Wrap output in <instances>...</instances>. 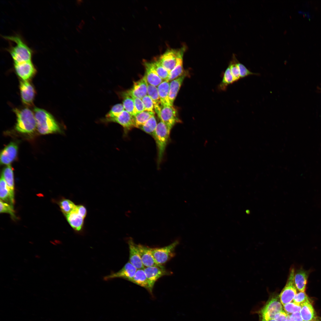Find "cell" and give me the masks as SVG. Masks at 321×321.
I'll use <instances>...</instances> for the list:
<instances>
[{"label":"cell","instance_id":"obj_1","mask_svg":"<svg viewBox=\"0 0 321 321\" xmlns=\"http://www.w3.org/2000/svg\"><path fill=\"white\" fill-rule=\"evenodd\" d=\"M2 37L10 42L9 46L5 49L10 55L14 63L32 61L34 51L29 46L21 34L15 33L11 35Z\"/></svg>","mask_w":321,"mask_h":321},{"label":"cell","instance_id":"obj_2","mask_svg":"<svg viewBox=\"0 0 321 321\" xmlns=\"http://www.w3.org/2000/svg\"><path fill=\"white\" fill-rule=\"evenodd\" d=\"M37 128L43 135L60 132V128L53 116L46 110L39 108L34 109Z\"/></svg>","mask_w":321,"mask_h":321},{"label":"cell","instance_id":"obj_3","mask_svg":"<svg viewBox=\"0 0 321 321\" xmlns=\"http://www.w3.org/2000/svg\"><path fill=\"white\" fill-rule=\"evenodd\" d=\"M14 111L17 117L15 129L18 131L24 133H33L37 127L34 114L27 108H15Z\"/></svg>","mask_w":321,"mask_h":321},{"label":"cell","instance_id":"obj_4","mask_svg":"<svg viewBox=\"0 0 321 321\" xmlns=\"http://www.w3.org/2000/svg\"><path fill=\"white\" fill-rule=\"evenodd\" d=\"M171 130L162 121L158 124L152 136L155 141L158 152V160L159 163L163 158L169 138Z\"/></svg>","mask_w":321,"mask_h":321},{"label":"cell","instance_id":"obj_5","mask_svg":"<svg viewBox=\"0 0 321 321\" xmlns=\"http://www.w3.org/2000/svg\"><path fill=\"white\" fill-rule=\"evenodd\" d=\"M179 240H176L170 244L161 247L151 248L152 254L156 263L163 266L175 255V249L179 244Z\"/></svg>","mask_w":321,"mask_h":321},{"label":"cell","instance_id":"obj_6","mask_svg":"<svg viewBox=\"0 0 321 321\" xmlns=\"http://www.w3.org/2000/svg\"><path fill=\"white\" fill-rule=\"evenodd\" d=\"M279 296L274 295L267 302L261 311L262 321L273 319L275 314L283 310Z\"/></svg>","mask_w":321,"mask_h":321},{"label":"cell","instance_id":"obj_7","mask_svg":"<svg viewBox=\"0 0 321 321\" xmlns=\"http://www.w3.org/2000/svg\"><path fill=\"white\" fill-rule=\"evenodd\" d=\"M157 114L160 121L171 130L176 123L180 121L177 111L173 106H163L161 104L159 112Z\"/></svg>","mask_w":321,"mask_h":321},{"label":"cell","instance_id":"obj_8","mask_svg":"<svg viewBox=\"0 0 321 321\" xmlns=\"http://www.w3.org/2000/svg\"><path fill=\"white\" fill-rule=\"evenodd\" d=\"M144 270L148 281L149 292L152 296L153 289L156 281L162 276L172 274L171 272L166 269L163 266L144 267Z\"/></svg>","mask_w":321,"mask_h":321},{"label":"cell","instance_id":"obj_9","mask_svg":"<svg viewBox=\"0 0 321 321\" xmlns=\"http://www.w3.org/2000/svg\"><path fill=\"white\" fill-rule=\"evenodd\" d=\"M184 47L178 50L168 49L158 59L161 64L170 73L175 67L178 58L183 55Z\"/></svg>","mask_w":321,"mask_h":321},{"label":"cell","instance_id":"obj_10","mask_svg":"<svg viewBox=\"0 0 321 321\" xmlns=\"http://www.w3.org/2000/svg\"><path fill=\"white\" fill-rule=\"evenodd\" d=\"M295 271L291 270L287 283L279 295L281 303L284 305L291 302L297 294V288L294 281Z\"/></svg>","mask_w":321,"mask_h":321},{"label":"cell","instance_id":"obj_11","mask_svg":"<svg viewBox=\"0 0 321 321\" xmlns=\"http://www.w3.org/2000/svg\"><path fill=\"white\" fill-rule=\"evenodd\" d=\"M102 121L106 123H117L122 127L126 133L132 128H135L133 116L125 110L116 117L109 119L105 118Z\"/></svg>","mask_w":321,"mask_h":321},{"label":"cell","instance_id":"obj_12","mask_svg":"<svg viewBox=\"0 0 321 321\" xmlns=\"http://www.w3.org/2000/svg\"><path fill=\"white\" fill-rule=\"evenodd\" d=\"M14 67L17 75L23 81H28L33 77L36 72L32 61L14 63Z\"/></svg>","mask_w":321,"mask_h":321},{"label":"cell","instance_id":"obj_13","mask_svg":"<svg viewBox=\"0 0 321 321\" xmlns=\"http://www.w3.org/2000/svg\"><path fill=\"white\" fill-rule=\"evenodd\" d=\"M137 269L129 261L119 271L112 273L105 276L104 280L108 281L114 278H120L130 281L135 275Z\"/></svg>","mask_w":321,"mask_h":321},{"label":"cell","instance_id":"obj_14","mask_svg":"<svg viewBox=\"0 0 321 321\" xmlns=\"http://www.w3.org/2000/svg\"><path fill=\"white\" fill-rule=\"evenodd\" d=\"M19 87L22 102L28 106L32 105L35 93L33 86L28 81L22 80Z\"/></svg>","mask_w":321,"mask_h":321},{"label":"cell","instance_id":"obj_15","mask_svg":"<svg viewBox=\"0 0 321 321\" xmlns=\"http://www.w3.org/2000/svg\"><path fill=\"white\" fill-rule=\"evenodd\" d=\"M18 151V146L16 143L12 142L9 144L1 152V164L9 165L16 159Z\"/></svg>","mask_w":321,"mask_h":321},{"label":"cell","instance_id":"obj_16","mask_svg":"<svg viewBox=\"0 0 321 321\" xmlns=\"http://www.w3.org/2000/svg\"><path fill=\"white\" fill-rule=\"evenodd\" d=\"M127 243L129 252V262L137 269H144V267L142 262L137 244L131 238L128 239Z\"/></svg>","mask_w":321,"mask_h":321},{"label":"cell","instance_id":"obj_17","mask_svg":"<svg viewBox=\"0 0 321 321\" xmlns=\"http://www.w3.org/2000/svg\"><path fill=\"white\" fill-rule=\"evenodd\" d=\"M148 83L144 75L139 80L134 82L133 87L126 91L130 95L141 99L147 95Z\"/></svg>","mask_w":321,"mask_h":321},{"label":"cell","instance_id":"obj_18","mask_svg":"<svg viewBox=\"0 0 321 321\" xmlns=\"http://www.w3.org/2000/svg\"><path fill=\"white\" fill-rule=\"evenodd\" d=\"M137 246L142 264L144 267L158 265L155 262L150 251V248L139 244Z\"/></svg>","mask_w":321,"mask_h":321},{"label":"cell","instance_id":"obj_19","mask_svg":"<svg viewBox=\"0 0 321 321\" xmlns=\"http://www.w3.org/2000/svg\"><path fill=\"white\" fill-rule=\"evenodd\" d=\"M144 76L148 84L157 87L163 81L151 66L150 62H145Z\"/></svg>","mask_w":321,"mask_h":321},{"label":"cell","instance_id":"obj_20","mask_svg":"<svg viewBox=\"0 0 321 321\" xmlns=\"http://www.w3.org/2000/svg\"><path fill=\"white\" fill-rule=\"evenodd\" d=\"M186 76V74L185 72L182 75L170 82L169 98L171 106H173L174 100Z\"/></svg>","mask_w":321,"mask_h":321},{"label":"cell","instance_id":"obj_21","mask_svg":"<svg viewBox=\"0 0 321 321\" xmlns=\"http://www.w3.org/2000/svg\"><path fill=\"white\" fill-rule=\"evenodd\" d=\"M309 274L307 272L301 269L295 273L294 281L295 287L300 292H304L306 289Z\"/></svg>","mask_w":321,"mask_h":321},{"label":"cell","instance_id":"obj_22","mask_svg":"<svg viewBox=\"0 0 321 321\" xmlns=\"http://www.w3.org/2000/svg\"><path fill=\"white\" fill-rule=\"evenodd\" d=\"M65 216L69 224L74 230L77 231L81 230L83 225L84 218L77 213L75 207L72 212Z\"/></svg>","mask_w":321,"mask_h":321},{"label":"cell","instance_id":"obj_23","mask_svg":"<svg viewBox=\"0 0 321 321\" xmlns=\"http://www.w3.org/2000/svg\"><path fill=\"white\" fill-rule=\"evenodd\" d=\"M170 82L164 81L157 87L160 102L163 106H171L169 98Z\"/></svg>","mask_w":321,"mask_h":321},{"label":"cell","instance_id":"obj_24","mask_svg":"<svg viewBox=\"0 0 321 321\" xmlns=\"http://www.w3.org/2000/svg\"><path fill=\"white\" fill-rule=\"evenodd\" d=\"M0 197L1 200L13 205L14 203V197L10 193L7 184L1 175L0 181Z\"/></svg>","mask_w":321,"mask_h":321},{"label":"cell","instance_id":"obj_25","mask_svg":"<svg viewBox=\"0 0 321 321\" xmlns=\"http://www.w3.org/2000/svg\"><path fill=\"white\" fill-rule=\"evenodd\" d=\"M300 305L301 307L300 313L304 321L311 320L316 317L314 310L310 300Z\"/></svg>","mask_w":321,"mask_h":321},{"label":"cell","instance_id":"obj_26","mask_svg":"<svg viewBox=\"0 0 321 321\" xmlns=\"http://www.w3.org/2000/svg\"><path fill=\"white\" fill-rule=\"evenodd\" d=\"M130 281L145 288L149 292L148 281L144 269H137Z\"/></svg>","mask_w":321,"mask_h":321},{"label":"cell","instance_id":"obj_27","mask_svg":"<svg viewBox=\"0 0 321 321\" xmlns=\"http://www.w3.org/2000/svg\"><path fill=\"white\" fill-rule=\"evenodd\" d=\"M1 175L5 180L10 192L14 197V179L13 170L10 165H8L3 170Z\"/></svg>","mask_w":321,"mask_h":321},{"label":"cell","instance_id":"obj_28","mask_svg":"<svg viewBox=\"0 0 321 321\" xmlns=\"http://www.w3.org/2000/svg\"><path fill=\"white\" fill-rule=\"evenodd\" d=\"M120 95L122 98V104L125 110L133 116L137 114L132 97L126 91L122 92Z\"/></svg>","mask_w":321,"mask_h":321},{"label":"cell","instance_id":"obj_29","mask_svg":"<svg viewBox=\"0 0 321 321\" xmlns=\"http://www.w3.org/2000/svg\"><path fill=\"white\" fill-rule=\"evenodd\" d=\"M155 112L144 111L133 116L135 128H139L150 118L154 116Z\"/></svg>","mask_w":321,"mask_h":321},{"label":"cell","instance_id":"obj_30","mask_svg":"<svg viewBox=\"0 0 321 321\" xmlns=\"http://www.w3.org/2000/svg\"><path fill=\"white\" fill-rule=\"evenodd\" d=\"M183 56H180L178 58L177 64L170 72L169 77L166 81L169 82L181 76L185 73L183 67Z\"/></svg>","mask_w":321,"mask_h":321},{"label":"cell","instance_id":"obj_31","mask_svg":"<svg viewBox=\"0 0 321 321\" xmlns=\"http://www.w3.org/2000/svg\"><path fill=\"white\" fill-rule=\"evenodd\" d=\"M149 62L153 69L163 80H167L170 73L161 64L158 59Z\"/></svg>","mask_w":321,"mask_h":321},{"label":"cell","instance_id":"obj_32","mask_svg":"<svg viewBox=\"0 0 321 321\" xmlns=\"http://www.w3.org/2000/svg\"><path fill=\"white\" fill-rule=\"evenodd\" d=\"M157 124L156 118L154 116L150 118L139 128L152 136L156 129Z\"/></svg>","mask_w":321,"mask_h":321},{"label":"cell","instance_id":"obj_33","mask_svg":"<svg viewBox=\"0 0 321 321\" xmlns=\"http://www.w3.org/2000/svg\"><path fill=\"white\" fill-rule=\"evenodd\" d=\"M147 95L152 100L154 108L161 105L157 87L148 84Z\"/></svg>","mask_w":321,"mask_h":321},{"label":"cell","instance_id":"obj_34","mask_svg":"<svg viewBox=\"0 0 321 321\" xmlns=\"http://www.w3.org/2000/svg\"><path fill=\"white\" fill-rule=\"evenodd\" d=\"M76 206L72 201L67 199H63L59 203L60 208L65 215L72 212Z\"/></svg>","mask_w":321,"mask_h":321},{"label":"cell","instance_id":"obj_35","mask_svg":"<svg viewBox=\"0 0 321 321\" xmlns=\"http://www.w3.org/2000/svg\"><path fill=\"white\" fill-rule=\"evenodd\" d=\"M125 110L122 104L118 103L114 105L106 116L105 118L109 119L116 117Z\"/></svg>","mask_w":321,"mask_h":321},{"label":"cell","instance_id":"obj_36","mask_svg":"<svg viewBox=\"0 0 321 321\" xmlns=\"http://www.w3.org/2000/svg\"><path fill=\"white\" fill-rule=\"evenodd\" d=\"M0 212L1 213H6L10 214L13 218H15V216L13 205L4 202L0 199Z\"/></svg>","mask_w":321,"mask_h":321},{"label":"cell","instance_id":"obj_37","mask_svg":"<svg viewBox=\"0 0 321 321\" xmlns=\"http://www.w3.org/2000/svg\"><path fill=\"white\" fill-rule=\"evenodd\" d=\"M283 306L284 309L287 314L300 311L301 309L300 304L294 302H290Z\"/></svg>","mask_w":321,"mask_h":321},{"label":"cell","instance_id":"obj_38","mask_svg":"<svg viewBox=\"0 0 321 321\" xmlns=\"http://www.w3.org/2000/svg\"><path fill=\"white\" fill-rule=\"evenodd\" d=\"M237 64L239 69L240 78L246 77L250 75H259V73L251 72L243 64L239 63L238 62L237 63Z\"/></svg>","mask_w":321,"mask_h":321},{"label":"cell","instance_id":"obj_39","mask_svg":"<svg viewBox=\"0 0 321 321\" xmlns=\"http://www.w3.org/2000/svg\"><path fill=\"white\" fill-rule=\"evenodd\" d=\"M143 103L145 110L149 111L155 112L154 106L153 102L151 98L147 95L141 99Z\"/></svg>","mask_w":321,"mask_h":321},{"label":"cell","instance_id":"obj_40","mask_svg":"<svg viewBox=\"0 0 321 321\" xmlns=\"http://www.w3.org/2000/svg\"><path fill=\"white\" fill-rule=\"evenodd\" d=\"M309 300V298L305 292H300L295 295L293 299V302L300 304Z\"/></svg>","mask_w":321,"mask_h":321},{"label":"cell","instance_id":"obj_41","mask_svg":"<svg viewBox=\"0 0 321 321\" xmlns=\"http://www.w3.org/2000/svg\"><path fill=\"white\" fill-rule=\"evenodd\" d=\"M235 81L229 66L227 68L224 73L222 82L224 84L228 85L232 83Z\"/></svg>","mask_w":321,"mask_h":321},{"label":"cell","instance_id":"obj_42","mask_svg":"<svg viewBox=\"0 0 321 321\" xmlns=\"http://www.w3.org/2000/svg\"><path fill=\"white\" fill-rule=\"evenodd\" d=\"M131 96L133 99L135 108L137 113L145 111V108L141 100L139 98Z\"/></svg>","mask_w":321,"mask_h":321},{"label":"cell","instance_id":"obj_43","mask_svg":"<svg viewBox=\"0 0 321 321\" xmlns=\"http://www.w3.org/2000/svg\"><path fill=\"white\" fill-rule=\"evenodd\" d=\"M237 62L231 64L229 66L232 74L233 77L235 81H237L240 78Z\"/></svg>","mask_w":321,"mask_h":321},{"label":"cell","instance_id":"obj_44","mask_svg":"<svg viewBox=\"0 0 321 321\" xmlns=\"http://www.w3.org/2000/svg\"><path fill=\"white\" fill-rule=\"evenodd\" d=\"M287 314L282 310L275 315L274 319L276 321H286Z\"/></svg>","mask_w":321,"mask_h":321},{"label":"cell","instance_id":"obj_45","mask_svg":"<svg viewBox=\"0 0 321 321\" xmlns=\"http://www.w3.org/2000/svg\"><path fill=\"white\" fill-rule=\"evenodd\" d=\"M76 210L78 214L84 218L86 215V208L83 205H76Z\"/></svg>","mask_w":321,"mask_h":321},{"label":"cell","instance_id":"obj_46","mask_svg":"<svg viewBox=\"0 0 321 321\" xmlns=\"http://www.w3.org/2000/svg\"><path fill=\"white\" fill-rule=\"evenodd\" d=\"M289 316L290 321H304L299 312L294 313Z\"/></svg>","mask_w":321,"mask_h":321},{"label":"cell","instance_id":"obj_47","mask_svg":"<svg viewBox=\"0 0 321 321\" xmlns=\"http://www.w3.org/2000/svg\"><path fill=\"white\" fill-rule=\"evenodd\" d=\"M84 24V21L83 20H82L80 23L79 26H78L80 29H82L83 28V26Z\"/></svg>","mask_w":321,"mask_h":321},{"label":"cell","instance_id":"obj_48","mask_svg":"<svg viewBox=\"0 0 321 321\" xmlns=\"http://www.w3.org/2000/svg\"><path fill=\"white\" fill-rule=\"evenodd\" d=\"M309 321H321V319L316 317L313 319Z\"/></svg>","mask_w":321,"mask_h":321},{"label":"cell","instance_id":"obj_49","mask_svg":"<svg viewBox=\"0 0 321 321\" xmlns=\"http://www.w3.org/2000/svg\"><path fill=\"white\" fill-rule=\"evenodd\" d=\"M82 1H83L82 0L76 1V4L78 5V6L80 5H81V3H82Z\"/></svg>","mask_w":321,"mask_h":321},{"label":"cell","instance_id":"obj_50","mask_svg":"<svg viewBox=\"0 0 321 321\" xmlns=\"http://www.w3.org/2000/svg\"><path fill=\"white\" fill-rule=\"evenodd\" d=\"M76 29L79 32H81V29H80L78 26H76Z\"/></svg>","mask_w":321,"mask_h":321},{"label":"cell","instance_id":"obj_51","mask_svg":"<svg viewBox=\"0 0 321 321\" xmlns=\"http://www.w3.org/2000/svg\"><path fill=\"white\" fill-rule=\"evenodd\" d=\"M286 321H290L289 315H287Z\"/></svg>","mask_w":321,"mask_h":321},{"label":"cell","instance_id":"obj_52","mask_svg":"<svg viewBox=\"0 0 321 321\" xmlns=\"http://www.w3.org/2000/svg\"><path fill=\"white\" fill-rule=\"evenodd\" d=\"M268 321H276L274 319H272L270 320H268Z\"/></svg>","mask_w":321,"mask_h":321}]
</instances>
